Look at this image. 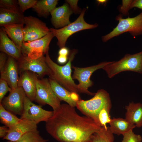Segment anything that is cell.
Instances as JSON below:
<instances>
[{"mask_svg":"<svg viewBox=\"0 0 142 142\" xmlns=\"http://www.w3.org/2000/svg\"><path fill=\"white\" fill-rule=\"evenodd\" d=\"M107 1L106 0H97V1L98 2V3L99 4H103L105 3Z\"/></svg>","mask_w":142,"mask_h":142,"instance_id":"obj_39","label":"cell"},{"mask_svg":"<svg viewBox=\"0 0 142 142\" xmlns=\"http://www.w3.org/2000/svg\"><path fill=\"white\" fill-rule=\"evenodd\" d=\"M9 130V128L6 126H2L0 127V137L4 138L7 134Z\"/></svg>","mask_w":142,"mask_h":142,"instance_id":"obj_36","label":"cell"},{"mask_svg":"<svg viewBox=\"0 0 142 142\" xmlns=\"http://www.w3.org/2000/svg\"><path fill=\"white\" fill-rule=\"evenodd\" d=\"M116 20L119 21L117 25L110 33L102 37L103 42H107L126 32H128L133 36L142 34V11L134 17L123 18L121 16H118Z\"/></svg>","mask_w":142,"mask_h":142,"instance_id":"obj_5","label":"cell"},{"mask_svg":"<svg viewBox=\"0 0 142 142\" xmlns=\"http://www.w3.org/2000/svg\"><path fill=\"white\" fill-rule=\"evenodd\" d=\"M53 113V111L45 110L42 108L41 105L34 104L26 96L23 111L20 118L33 121L37 124L42 121L46 122Z\"/></svg>","mask_w":142,"mask_h":142,"instance_id":"obj_11","label":"cell"},{"mask_svg":"<svg viewBox=\"0 0 142 142\" xmlns=\"http://www.w3.org/2000/svg\"><path fill=\"white\" fill-rule=\"evenodd\" d=\"M23 42L40 39L50 32L46 24L39 19L31 16L24 17Z\"/></svg>","mask_w":142,"mask_h":142,"instance_id":"obj_10","label":"cell"},{"mask_svg":"<svg viewBox=\"0 0 142 142\" xmlns=\"http://www.w3.org/2000/svg\"><path fill=\"white\" fill-rule=\"evenodd\" d=\"M54 37L50 32L39 39L23 42L21 49L22 54L32 59H37L44 56L48 52L50 43Z\"/></svg>","mask_w":142,"mask_h":142,"instance_id":"obj_9","label":"cell"},{"mask_svg":"<svg viewBox=\"0 0 142 142\" xmlns=\"http://www.w3.org/2000/svg\"><path fill=\"white\" fill-rule=\"evenodd\" d=\"M125 109V119L138 128L142 127V104L132 102L126 106Z\"/></svg>","mask_w":142,"mask_h":142,"instance_id":"obj_20","label":"cell"},{"mask_svg":"<svg viewBox=\"0 0 142 142\" xmlns=\"http://www.w3.org/2000/svg\"><path fill=\"white\" fill-rule=\"evenodd\" d=\"M77 53V50L75 49L71 50L69 53L67 63L62 66L54 62L49 57L48 52L45 54V58L51 72L49 78L56 81L69 91L77 93L78 91L77 85L75 83L71 75V63Z\"/></svg>","mask_w":142,"mask_h":142,"instance_id":"obj_2","label":"cell"},{"mask_svg":"<svg viewBox=\"0 0 142 142\" xmlns=\"http://www.w3.org/2000/svg\"><path fill=\"white\" fill-rule=\"evenodd\" d=\"M69 53L68 49L64 47L60 48L58 52V54L59 55L68 57Z\"/></svg>","mask_w":142,"mask_h":142,"instance_id":"obj_37","label":"cell"},{"mask_svg":"<svg viewBox=\"0 0 142 142\" xmlns=\"http://www.w3.org/2000/svg\"><path fill=\"white\" fill-rule=\"evenodd\" d=\"M111 106H106L100 112L98 117V124L101 127H106V124H109L111 119L110 112Z\"/></svg>","mask_w":142,"mask_h":142,"instance_id":"obj_28","label":"cell"},{"mask_svg":"<svg viewBox=\"0 0 142 142\" xmlns=\"http://www.w3.org/2000/svg\"><path fill=\"white\" fill-rule=\"evenodd\" d=\"M110 62H104L91 66L80 68L72 66L74 72L72 78L73 79H77L79 82L77 85L78 92L94 95L95 93L91 92L88 90L89 87L93 84V82L90 80V78L93 73L98 69H103L104 66Z\"/></svg>","mask_w":142,"mask_h":142,"instance_id":"obj_7","label":"cell"},{"mask_svg":"<svg viewBox=\"0 0 142 142\" xmlns=\"http://www.w3.org/2000/svg\"><path fill=\"white\" fill-rule=\"evenodd\" d=\"M72 12L71 8L67 4L56 7L50 13L52 25L57 29L69 24L71 23L69 18Z\"/></svg>","mask_w":142,"mask_h":142,"instance_id":"obj_16","label":"cell"},{"mask_svg":"<svg viewBox=\"0 0 142 142\" xmlns=\"http://www.w3.org/2000/svg\"><path fill=\"white\" fill-rule=\"evenodd\" d=\"M91 99H81L77 103L76 107L85 116L93 119L97 124L99 114L105 107L111 106L109 93L103 89L98 90Z\"/></svg>","mask_w":142,"mask_h":142,"instance_id":"obj_3","label":"cell"},{"mask_svg":"<svg viewBox=\"0 0 142 142\" xmlns=\"http://www.w3.org/2000/svg\"><path fill=\"white\" fill-rule=\"evenodd\" d=\"M26 96L23 89L18 86L12 89L8 96L3 99L1 103L7 110L14 115H21Z\"/></svg>","mask_w":142,"mask_h":142,"instance_id":"obj_13","label":"cell"},{"mask_svg":"<svg viewBox=\"0 0 142 142\" xmlns=\"http://www.w3.org/2000/svg\"><path fill=\"white\" fill-rule=\"evenodd\" d=\"M103 69L110 78L125 71L142 74V51L133 54H126L118 61L110 62Z\"/></svg>","mask_w":142,"mask_h":142,"instance_id":"obj_4","label":"cell"},{"mask_svg":"<svg viewBox=\"0 0 142 142\" xmlns=\"http://www.w3.org/2000/svg\"><path fill=\"white\" fill-rule=\"evenodd\" d=\"M0 50L17 60L22 55L21 50L8 37L3 27L0 29Z\"/></svg>","mask_w":142,"mask_h":142,"instance_id":"obj_19","label":"cell"},{"mask_svg":"<svg viewBox=\"0 0 142 142\" xmlns=\"http://www.w3.org/2000/svg\"><path fill=\"white\" fill-rule=\"evenodd\" d=\"M8 142H17V141H10Z\"/></svg>","mask_w":142,"mask_h":142,"instance_id":"obj_40","label":"cell"},{"mask_svg":"<svg viewBox=\"0 0 142 142\" xmlns=\"http://www.w3.org/2000/svg\"><path fill=\"white\" fill-rule=\"evenodd\" d=\"M16 60L12 57L9 56L4 70L1 73V78L6 81L12 89L18 87L19 78L17 64Z\"/></svg>","mask_w":142,"mask_h":142,"instance_id":"obj_17","label":"cell"},{"mask_svg":"<svg viewBox=\"0 0 142 142\" xmlns=\"http://www.w3.org/2000/svg\"><path fill=\"white\" fill-rule=\"evenodd\" d=\"M109 128L114 134L123 135L133 130L136 126L127 121L125 119L114 118L111 119L109 123Z\"/></svg>","mask_w":142,"mask_h":142,"instance_id":"obj_23","label":"cell"},{"mask_svg":"<svg viewBox=\"0 0 142 142\" xmlns=\"http://www.w3.org/2000/svg\"><path fill=\"white\" fill-rule=\"evenodd\" d=\"M37 1L36 0H18V2L20 11L23 13L27 9L33 8Z\"/></svg>","mask_w":142,"mask_h":142,"instance_id":"obj_31","label":"cell"},{"mask_svg":"<svg viewBox=\"0 0 142 142\" xmlns=\"http://www.w3.org/2000/svg\"><path fill=\"white\" fill-rule=\"evenodd\" d=\"M57 0H40L37 2L33 8L38 16L46 17L56 8Z\"/></svg>","mask_w":142,"mask_h":142,"instance_id":"obj_24","label":"cell"},{"mask_svg":"<svg viewBox=\"0 0 142 142\" xmlns=\"http://www.w3.org/2000/svg\"><path fill=\"white\" fill-rule=\"evenodd\" d=\"M24 18L20 11H16L0 8V26L15 24H24Z\"/></svg>","mask_w":142,"mask_h":142,"instance_id":"obj_22","label":"cell"},{"mask_svg":"<svg viewBox=\"0 0 142 142\" xmlns=\"http://www.w3.org/2000/svg\"><path fill=\"white\" fill-rule=\"evenodd\" d=\"M123 135L121 142H141L142 140L141 136L135 134L133 130L124 134Z\"/></svg>","mask_w":142,"mask_h":142,"instance_id":"obj_30","label":"cell"},{"mask_svg":"<svg viewBox=\"0 0 142 142\" xmlns=\"http://www.w3.org/2000/svg\"><path fill=\"white\" fill-rule=\"evenodd\" d=\"M49 80L53 90L60 101H63L72 106H76L77 102L80 99L77 93L69 91L53 79L49 78Z\"/></svg>","mask_w":142,"mask_h":142,"instance_id":"obj_18","label":"cell"},{"mask_svg":"<svg viewBox=\"0 0 142 142\" xmlns=\"http://www.w3.org/2000/svg\"><path fill=\"white\" fill-rule=\"evenodd\" d=\"M6 81L0 78V102L1 103L5 95L8 92H10L12 89L9 87Z\"/></svg>","mask_w":142,"mask_h":142,"instance_id":"obj_32","label":"cell"},{"mask_svg":"<svg viewBox=\"0 0 142 142\" xmlns=\"http://www.w3.org/2000/svg\"><path fill=\"white\" fill-rule=\"evenodd\" d=\"M0 119L1 122L9 128L18 123L22 120L6 109L1 103Z\"/></svg>","mask_w":142,"mask_h":142,"instance_id":"obj_26","label":"cell"},{"mask_svg":"<svg viewBox=\"0 0 142 142\" xmlns=\"http://www.w3.org/2000/svg\"><path fill=\"white\" fill-rule=\"evenodd\" d=\"M7 54L1 52L0 53V70L1 73H2L6 63Z\"/></svg>","mask_w":142,"mask_h":142,"instance_id":"obj_35","label":"cell"},{"mask_svg":"<svg viewBox=\"0 0 142 142\" xmlns=\"http://www.w3.org/2000/svg\"><path fill=\"white\" fill-rule=\"evenodd\" d=\"M78 0H67L70 6V8L75 13H79L80 12L79 8L78 6Z\"/></svg>","mask_w":142,"mask_h":142,"instance_id":"obj_34","label":"cell"},{"mask_svg":"<svg viewBox=\"0 0 142 142\" xmlns=\"http://www.w3.org/2000/svg\"><path fill=\"white\" fill-rule=\"evenodd\" d=\"M18 61L21 72L26 71L32 72L41 77L45 75L50 76L51 74V70L44 56L37 59H32L22 54Z\"/></svg>","mask_w":142,"mask_h":142,"instance_id":"obj_12","label":"cell"},{"mask_svg":"<svg viewBox=\"0 0 142 142\" xmlns=\"http://www.w3.org/2000/svg\"><path fill=\"white\" fill-rule=\"evenodd\" d=\"M127 6L129 10L136 7L142 11V0H128L127 2Z\"/></svg>","mask_w":142,"mask_h":142,"instance_id":"obj_33","label":"cell"},{"mask_svg":"<svg viewBox=\"0 0 142 142\" xmlns=\"http://www.w3.org/2000/svg\"><path fill=\"white\" fill-rule=\"evenodd\" d=\"M24 24H7L3 27L8 37L21 50L24 40Z\"/></svg>","mask_w":142,"mask_h":142,"instance_id":"obj_21","label":"cell"},{"mask_svg":"<svg viewBox=\"0 0 142 142\" xmlns=\"http://www.w3.org/2000/svg\"><path fill=\"white\" fill-rule=\"evenodd\" d=\"M18 86L21 87L26 96L32 101L35 100L36 93V82L37 76L35 73L26 71L21 72Z\"/></svg>","mask_w":142,"mask_h":142,"instance_id":"obj_15","label":"cell"},{"mask_svg":"<svg viewBox=\"0 0 142 142\" xmlns=\"http://www.w3.org/2000/svg\"><path fill=\"white\" fill-rule=\"evenodd\" d=\"M68 60V57L59 55L57 58L58 62L59 63L61 64L65 63L67 62Z\"/></svg>","mask_w":142,"mask_h":142,"instance_id":"obj_38","label":"cell"},{"mask_svg":"<svg viewBox=\"0 0 142 142\" xmlns=\"http://www.w3.org/2000/svg\"><path fill=\"white\" fill-rule=\"evenodd\" d=\"M18 5V2L16 0H0V8L16 11H20Z\"/></svg>","mask_w":142,"mask_h":142,"instance_id":"obj_29","label":"cell"},{"mask_svg":"<svg viewBox=\"0 0 142 142\" xmlns=\"http://www.w3.org/2000/svg\"><path fill=\"white\" fill-rule=\"evenodd\" d=\"M37 128V124L33 121L22 119L18 123L9 128L7 134L3 139L16 141L27 133L38 131Z\"/></svg>","mask_w":142,"mask_h":142,"instance_id":"obj_14","label":"cell"},{"mask_svg":"<svg viewBox=\"0 0 142 142\" xmlns=\"http://www.w3.org/2000/svg\"><path fill=\"white\" fill-rule=\"evenodd\" d=\"M35 101L41 105L48 104L54 111L59 109L61 104L51 86L49 79L37 78Z\"/></svg>","mask_w":142,"mask_h":142,"instance_id":"obj_8","label":"cell"},{"mask_svg":"<svg viewBox=\"0 0 142 142\" xmlns=\"http://www.w3.org/2000/svg\"><path fill=\"white\" fill-rule=\"evenodd\" d=\"M74 108L61 104L46 122V131L60 142H90L91 136L101 127L91 118L79 115Z\"/></svg>","mask_w":142,"mask_h":142,"instance_id":"obj_1","label":"cell"},{"mask_svg":"<svg viewBox=\"0 0 142 142\" xmlns=\"http://www.w3.org/2000/svg\"><path fill=\"white\" fill-rule=\"evenodd\" d=\"M114 139V134L109 127H101L91 136L90 142H113Z\"/></svg>","mask_w":142,"mask_h":142,"instance_id":"obj_25","label":"cell"},{"mask_svg":"<svg viewBox=\"0 0 142 142\" xmlns=\"http://www.w3.org/2000/svg\"><path fill=\"white\" fill-rule=\"evenodd\" d=\"M86 9L81 11L79 16L74 22L60 29L50 28V32L58 40L57 45L61 48L65 47L68 38L74 33L83 30L92 29L97 27V24H90L85 21L84 17Z\"/></svg>","mask_w":142,"mask_h":142,"instance_id":"obj_6","label":"cell"},{"mask_svg":"<svg viewBox=\"0 0 142 142\" xmlns=\"http://www.w3.org/2000/svg\"><path fill=\"white\" fill-rule=\"evenodd\" d=\"M48 141L40 135L38 131L27 133L17 140V142H47Z\"/></svg>","mask_w":142,"mask_h":142,"instance_id":"obj_27","label":"cell"}]
</instances>
